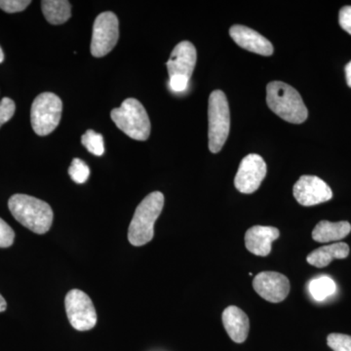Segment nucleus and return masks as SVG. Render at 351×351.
Listing matches in <instances>:
<instances>
[{
  "label": "nucleus",
  "instance_id": "obj_23",
  "mask_svg": "<svg viewBox=\"0 0 351 351\" xmlns=\"http://www.w3.org/2000/svg\"><path fill=\"white\" fill-rule=\"evenodd\" d=\"M15 110V103L10 98L5 97L0 101V127L12 119Z\"/></svg>",
  "mask_w": 351,
  "mask_h": 351
},
{
  "label": "nucleus",
  "instance_id": "obj_9",
  "mask_svg": "<svg viewBox=\"0 0 351 351\" xmlns=\"http://www.w3.org/2000/svg\"><path fill=\"white\" fill-rule=\"evenodd\" d=\"M267 171V163L262 156L256 154L245 156L235 176V188L245 195L255 193L265 179Z\"/></svg>",
  "mask_w": 351,
  "mask_h": 351
},
{
  "label": "nucleus",
  "instance_id": "obj_16",
  "mask_svg": "<svg viewBox=\"0 0 351 351\" xmlns=\"http://www.w3.org/2000/svg\"><path fill=\"white\" fill-rule=\"evenodd\" d=\"M350 255V247L345 242H338L327 246L320 247L307 256L306 261L309 265L315 267H327L332 263V260H341Z\"/></svg>",
  "mask_w": 351,
  "mask_h": 351
},
{
  "label": "nucleus",
  "instance_id": "obj_17",
  "mask_svg": "<svg viewBox=\"0 0 351 351\" xmlns=\"http://www.w3.org/2000/svg\"><path fill=\"white\" fill-rule=\"evenodd\" d=\"M351 232V225L348 221H338L331 223L328 221H321L314 228L313 239L319 243L339 241L348 237Z\"/></svg>",
  "mask_w": 351,
  "mask_h": 351
},
{
  "label": "nucleus",
  "instance_id": "obj_6",
  "mask_svg": "<svg viewBox=\"0 0 351 351\" xmlns=\"http://www.w3.org/2000/svg\"><path fill=\"white\" fill-rule=\"evenodd\" d=\"M63 112V101L56 94L45 92L32 103L31 121L38 136H47L59 125Z\"/></svg>",
  "mask_w": 351,
  "mask_h": 351
},
{
  "label": "nucleus",
  "instance_id": "obj_11",
  "mask_svg": "<svg viewBox=\"0 0 351 351\" xmlns=\"http://www.w3.org/2000/svg\"><path fill=\"white\" fill-rule=\"evenodd\" d=\"M253 287L258 295L269 302H283L290 292V282L283 274L263 271L254 278Z\"/></svg>",
  "mask_w": 351,
  "mask_h": 351
},
{
  "label": "nucleus",
  "instance_id": "obj_29",
  "mask_svg": "<svg viewBox=\"0 0 351 351\" xmlns=\"http://www.w3.org/2000/svg\"><path fill=\"white\" fill-rule=\"evenodd\" d=\"M7 304L5 299L0 295V313H3L6 311Z\"/></svg>",
  "mask_w": 351,
  "mask_h": 351
},
{
  "label": "nucleus",
  "instance_id": "obj_2",
  "mask_svg": "<svg viewBox=\"0 0 351 351\" xmlns=\"http://www.w3.org/2000/svg\"><path fill=\"white\" fill-rule=\"evenodd\" d=\"M267 103L272 112L290 123L301 124L308 117L301 95L285 82H272L267 84Z\"/></svg>",
  "mask_w": 351,
  "mask_h": 351
},
{
  "label": "nucleus",
  "instance_id": "obj_27",
  "mask_svg": "<svg viewBox=\"0 0 351 351\" xmlns=\"http://www.w3.org/2000/svg\"><path fill=\"white\" fill-rule=\"evenodd\" d=\"M189 80L186 76L174 75L170 77L169 86L171 90L177 93L184 92L189 86Z\"/></svg>",
  "mask_w": 351,
  "mask_h": 351
},
{
  "label": "nucleus",
  "instance_id": "obj_26",
  "mask_svg": "<svg viewBox=\"0 0 351 351\" xmlns=\"http://www.w3.org/2000/svg\"><path fill=\"white\" fill-rule=\"evenodd\" d=\"M339 23L341 29L351 36V6H345L339 14Z\"/></svg>",
  "mask_w": 351,
  "mask_h": 351
},
{
  "label": "nucleus",
  "instance_id": "obj_4",
  "mask_svg": "<svg viewBox=\"0 0 351 351\" xmlns=\"http://www.w3.org/2000/svg\"><path fill=\"white\" fill-rule=\"evenodd\" d=\"M110 117L115 125L133 140L147 141L151 135L149 115L136 99H126L119 108L112 110Z\"/></svg>",
  "mask_w": 351,
  "mask_h": 351
},
{
  "label": "nucleus",
  "instance_id": "obj_30",
  "mask_svg": "<svg viewBox=\"0 0 351 351\" xmlns=\"http://www.w3.org/2000/svg\"><path fill=\"white\" fill-rule=\"evenodd\" d=\"M4 61V53L3 51H2L1 47H0V64L2 63V62Z\"/></svg>",
  "mask_w": 351,
  "mask_h": 351
},
{
  "label": "nucleus",
  "instance_id": "obj_18",
  "mask_svg": "<svg viewBox=\"0 0 351 351\" xmlns=\"http://www.w3.org/2000/svg\"><path fill=\"white\" fill-rule=\"evenodd\" d=\"M41 8L44 17L52 25H62L71 18V3L66 0H43Z\"/></svg>",
  "mask_w": 351,
  "mask_h": 351
},
{
  "label": "nucleus",
  "instance_id": "obj_28",
  "mask_svg": "<svg viewBox=\"0 0 351 351\" xmlns=\"http://www.w3.org/2000/svg\"><path fill=\"white\" fill-rule=\"evenodd\" d=\"M346 78L348 86L351 88V61L346 66Z\"/></svg>",
  "mask_w": 351,
  "mask_h": 351
},
{
  "label": "nucleus",
  "instance_id": "obj_24",
  "mask_svg": "<svg viewBox=\"0 0 351 351\" xmlns=\"http://www.w3.org/2000/svg\"><path fill=\"white\" fill-rule=\"evenodd\" d=\"M15 232L10 226L0 218V248H8L14 243Z\"/></svg>",
  "mask_w": 351,
  "mask_h": 351
},
{
  "label": "nucleus",
  "instance_id": "obj_13",
  "mask_svg": "<svg viewBox=\"0 0 351 351\" xmlns=\"http://www.w3.org/2000/svg\"><path fill=\"white\" fill-rule=\"evenodd\" d=\"M230 34L234 43L245 50L262 56H270L274 54V45L269 39L250 27L234 25L230 27Z\"/></svg>",
  "mask_w": 351,
  "mask_h": 351
},
{
  "label": "nucleus",
  "instance_id": "obj_1",
  "mask_svg": "<svg viewBox=\"0 0 351 351\" xmlns=\"http://www.w3.org/2000/svg\"><path fill=\"white\" fill-rule=\"evenodd\" d=\"M14 218L32 232L44 234L49 232L54 214L45 201L27 195H14L8 201Z\"/></svg>",
  "mask_w": 351,
  "mask_h": 351
},
{
  "label": "nucleus",
  "instance_id": "obj_19",
  "mask_svg": "<svg viewBox=\"0 0 351 351\" xmlns=\"http://www.w3.org/2000/svg\"><path fill=\"white\" fill-rule=\"evenodd\" d=\"M308 289L315 301L323 302L336 293L337 285L331 277L322 276L313 279L309 282Z\"/></svg>",
  "mask_w": 351,
  "mask_h": 351
},
{
  "label": "nucleus",
  "instance_id": "obj_14",
  "mask_svg": "<svg viewBox=\"0 0 351 351\" xmlns=\"http://www.w3.org/2000/svg\"><path fill=\"white\" fill-rule=\"evenodd\" d=\"M280 237L278 228L274 226H255L245 234L247 250L261 257H267L271 252L272 242Z\"/></svg>",
  "mask_w": 351,
  "mask_h": 351
},
{
  "label": "nucleus",
  "instance_id": "obj_22",
  "mask_svg": "<svg viewBox=\"0 0 351 351\" xmlns=\"http://www.w3.org/2000/svg\"><path fill=\"white\" fill-rule=\"evenodd\" d=\"M328 346L334 351H351V336L332 332L327 338Z\"/></svg>",
  "mask_w": 351,
  "mask_h": 351
},
{
  "label": "nucleus",
  "instance_id": "obj_8",
  "mask_svg": "<svg viewBox=\"0 0 351 351\" xmlns=\"http://www.w3.org/2000/svg\"><path fill=\"white\" fill-rule=\"evenodd\" d=\"M119 38V23L114 13L103 12L95 20L92 34L91 54L105 57L117 45Z\"/></svg>",
  "mask_w": 351,
  "mask_h": 351
},
{
  "label": "nucleus",
  "instance_id": "obj_21",
  "mask_svg": "<svg viewBox=\"0 0 351 351\" xmlns=\"http://www.w3.org/2000/svg\"><path fill=\"white\" fill-rule=\"evenodd\" d=\"M69 174L76 184H84L89 178L90 169L82 159L75 158L69 166Z\"/></svg>",
  "mask_w": 351,
  "mask_h": 351
},
{
  "label": "nucleus",
  "instance_id": "obj_10",
  "mask_svg": "<svg viewBox=\"0 0 351 351\" xmlns=\"http://www.w3.org/2000/svg\"><path fill=\"white\" fill-rule=\"evenodd\" d=\"M294 197L302 206H314L331 200V188L316 176H302L293 189Z\"/></svg>",
  "mask_w": 351,
  "mask_h": 351
},
{
  "label": "nucleus",
  "instance_id": "obj_7",
  "mask_svg": "<svg viewBox=\"0 0 351 351\" xmlns=\"http://www.w3.org/2000/svg\"><path fill=\"white\" fill-rule=\"evenodd\" d=\"M64 306L69 323L77 331H89L96 326L97 313L93 302L82 291H69L64 299Z\"/></svg>",
  "mask_w": 351,
  "mask_h": 351
},
{
  "label": "nucleus",
  "instance_id": "obj_5",
  "mask_svg": "<svg viewBox=\"0 0 351 351\" xmlns=\"http://www.w3.org/2000/svg\"><path fill=\"white\" fill-rule=\"evenodd\" d=\"M209 117V149L218 154L228 140L230 129V112L226 94L221 90H215L209 97L208 106Z\"/></svg>",
  "mask_w": 351,
  "mask_h": 351
},
{
  "label": "nucleus",
  "instance_id": "obj_15",
  "mask_svg": "<svg viewBox=\"0 0 351 351\" xmlns=\"http://www.w3.org/2000/svg\"><path fill=\"white\" fill-rule=\"evenodd\" d=\"M221 319L226 332L234 343H242L246 341L250 330V321L242 309L234 306L226 307Z\"/></svg>",
  "mask_w": 351,
  "mask_h": 351
},
{
  "label": "nucleus",
  "instance_id": "obj_3",
  "mask_svg": "<svg viewBox=\"0 0 351 351\" xmlns=\"http://www.w3.org/2000/svg\"><path fill=\"white\" fill-rule=\"evenodd\" d=\"M164 206V195L160 191L149 193L138 205L128 230L129 242L134 246H143L154 237V223Z\"/></svg>",
  "mask_w": 351,
  "mask_h": 351
},
{
  "label": "nucleus",
  "instance_id": "obj_12",
  "mask_svg": "<svg viewBox=\"0 0 351 351\" xmlns=\"http://www.w3.org/2000/svg\"><path fill=\"white\" fill-rule=\"evenodd\" d=\"M197 52L195 45L189 41H182L171 53L167 66L170 77L174 75L186 76L191 80L195 71Z\"/></svg>",
  "mask_w": 351,
  "mask_h": 351
},
{
  "label": "nucleus",
  "instance_id": "obj_25",
  "mask_svg": "<svg viewBox=\"0 0 351 351\" xmlns=\"http://www.w3.org/2000/svg\"><path fill=\"white\" fill-rule=\"evenodd\" d=\"M31 3L29 0H0V8L7 13L22 12Z\"/></svg>",
  "mask_w": 351,
  "mask_h": 351
},
{
  "label": "nucleus",
  "instance_id": "obj_20",
  "mask_svg": "<svg viewBox=\"0 0 351 351\" xmlns=\"http://www.w3.org/2000/svg\"><path fill=\"white\" fill-rule=\"evenodd\" d=\"M82 142L88 152H91L94 156H101L105 152L103 136L93 130H88L82 136Z\"/></svg>",
  "mask_w": 351,
  "mask_h": 351
}]
</instances>
